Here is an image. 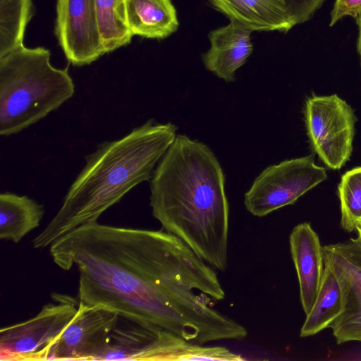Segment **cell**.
I'll list each match as a JSON object with an SVG mask.
<instances>
[{
	"label": "cell",
	"instance_id": "cell-5",
	"mask_svg": "<svg viewBox=\"0 0 361 361\" xmlns=\"http://www.w3.org/2000/svg\"><path fill=\"white\" fill-rule=\"evenodd\" d=\"M327 178L326 169L312 154L285 160L266 168L245 194L244 204L253 216L262 217L299 197Z\"/></svg>",
	"mask_w": 361,
	"mask_h": 361
},
{
	"label": "cell",
	"instance_id": "cell-8",
	"mask_svg": "<svg viewBox=\"0 0 361 361\" xmlns=\"http://www.w3.org/2000/svg\"><path fill=\"white\" fill-rule=\"evenodd\" d=\"M118 317L119 314L111 309L78 302L73 318L35 361H95L106 348Z\"/></svg>",
	"mask_w": 361,
	"mask_h": 361
},
{
	"label": "cell",
	"instance_id": "cell-24",
	"mask_svg": "<svg viewBox=\"0 0 361 361\" xmlns=\"http://www.w3.org/2000/svg\"><path fill=\"white\" fill-rule=\"evenodd\" d=\"M355 229L357 231L358 236L361 238V219L357 223Z\"/></svg>",
	"mask_w": 361,
	"mask_h": 361
},
{
	"label": "cell",
	"instance_id": "cell-6",
	"mask_svg": "<svg viewBox=\"0 0 361 361\" xmlns=\"http://www.w3.org/2000/svg\"><path fill=\"white\" fill-rule=\"evenodd\" d=\"M305 118L314 152L329 168H342L353 152L357 118L352 107L337 94L314 95L305 102Z\"/></svg>",
	"mask_w": 361,
	"mask_h": 361
},
{
	"label": "cell",
	"instance_id": "cell-20",
	"mask_svg": "<svg viewBox=\"0 0 361 361\" xmlns=\"http://www.w3.org/2000/svg\"><path fill=\"white\" fill-rule=\"evenodd\" d=\"M341 202V227L348 232L355 229L361 219V166L346 171L338 185Z\"/></svg>",
	"mask_w": 361,
	"mask_h": 361
},
{
	"label": "cell",
	"instance_id": "cell-9",
	"mask_svg": "<svg viewBox=\"0 0 361 361\" xmlns=\"http://www.w3.org/2000/svg\"><path fill=\"white\" fill-rule=\"evenodd\" d=\"M324 264L336 275L344 296L343 312L329 326L338 344L361 342V238L322 247Z\"/></svg>",
	"mask_w": 361,
	"mask_h": 361
},
{
	"label": "cell",
	"instance_id": "cell-2",
	"mask_svg": "<svg viewBox=\"0 0 361 361\" xmlns=\"http://www.w3.org/2000/svg\"><path fill=\"white\" fill-rule=\"evenodd\" d=\"M222 168L210 148L177 135L150 181V207L163 229L220 271L228 267L229 206Z\"/></svg>",
	"mask_w": 361,
	"mask_h": 361
},
{
	"label": "cell",
	"instance_id": "cell-14",
	"mask_svg": "<svg viewBox=\"0 0 361 361\" xmlns=\"http://www.w3.org/2000/svg\"><path fill=\"white\" fill-rule=\"evenodd\" d=\"M252 31L230 21L209 33L210 48L202 54L205 68L226 82H233L235 71L252 54Z\"/></svg>",
	"mask_w": 361,
	"mask_h": 361
},
{
	"label": "cell",
	"instance_id": "cell-16",
	"mask_svg": "<svg viewBox=\"0 0 361 361\" xmlns=\"http://www.w3.org/2000/svg\"><path fill=\"white\" fill-rule=\"evenodd\" d=\"M42 204L26 195L0 194V238L18 243L39 226L44 216Z\"/></svg>",
	"mask_w": 361,
	"mask_h": 361
},
{
	"label": "cell",
	"instance_id": "cell-22",
	"mask_svg": "<svg viewBox=\"0 0 361 361\" xmlns=\"http://www.w3.org/2000/svg\"><path fill=\"white\" fill-rule=\"evenodd\" d=\"M324 1V0H290L295 25L310 20Z\"/></svg>",
	"mask_w": 361,
	"mask_h": 361
},
{
	"label": "cell",
	"instance_id": "cell-3",
	"mask_svg": "<svg viewBox=\"0 0 361 361\" xmlns=\"http://www.w3.org/2000/svg\"><path fill=\"white\" fill-rule=\"evenodd\" d=\"M178 128L152 119L124 137L100 144L86 157L58 212L33 240L35 248L51 246L73 229L97 222L109 207L138 184L151 179L156 164L176 137Z\"/></svg>",
	"mask_w": 361,
	"mask_h": 361
},
{
	"label": "cell",
	"instance_id": "cell-15",
	"mask_svg": "<svg viewBox=\"0 0 361 361\" xmlns=\"http://www.w3.org/2000/svg\"><path fill=\"white\" fill-rule=\"evenodd\" d=\"M126 11L133 36L163 39L176 32L179 26L171 0H126Z\"/></svg>",
	"mask_w": 361,
	"mask_h": 361
},
{
	"label": "cell",
	"instance_id": "cell-12",
	"mask_svg": "<svg viewBox=\"0 0 361 361\" xmlns=\"http://www.w3.org/2000/svg\"><path fill=\"white\" fill-rule=\"evenodd\" d=\"M289 243L299 282L300 302L307 314L317 297L324 271L322 247L318 235L307 222L293 228Z\"/></svg>",
	"mask_w": 361,
	"mask_h": 361
},
{
	"label": "cell",
	"instance_id": "cell-4",
	"mask_svg": "<svg viewBox=\"0 0 361 361\" xmlns=\"http://www.w3.org/2000/svg\"><path fill=\"white\" fill-rule=\"evenodd\" d=\"M44 47L24 45L0 57V135L37 123L73 97L68 66L57 68Z\"/></svg>",
	"mask_w": 361,
	"mask_h": 361
},
{
	"label": "cell",
	"instance_id": "cell-21",
	"mask_svg": "<svg viewBox=\"0 0 361 361\" xmlns=\"http://www.w3.org/2000/svg\"><path fill=\"white\" fill-rule=\"evenodd\" d=\"M361 14V0H335L330 14L329 26L332 27L346 16L357 18Z\"/></svg>",
	"mask_w": 361,
	"mask_h": 361
},
{
	"label": "cell",
	"instance_id": "cell-23",
	"mask_svg": "<svg viewBox=\"0 0 361 361\" xmlns=\"http://www.w3.org/2000/svg\"><path fill=\"white\" fill-rule=\"evenodd\" d=\"M356 24L358 27V35H357V50L359 54L360 58V63H361V14L355 19Z\"/></svg>",
	"mask_w": 361,
	"mask_h": 361
},
{
	"label": "cell",
	"instance_id": "cell-13",
	"mask_svg": "<svg viewBox=\"0 0 361 361\" xmlns=\"http://www.w3.org/2000/svg\"><path fill=\"white\" fill-rule=\"evenodd\" d=\"M230 21L254 31L286 33L295 23L290 0H209Z\"/></svg>",
	"mask_w": 361,
	"mask_h": 361
},
{
	"label": "cell",
	"instance_id": "cell-7",
	"mask_svg": "<svg viewBox=\"0 0 361 361\" xmlns=\"http://www.w3.org/2000/svg\"><path fill=\"white\" fill-rule=\"evenodd\" d=\"M54 303L44 305L32 318L0 330L1 361H35L61 334L77 312L78 302L54 293Z\"/></svg>",
	"mask_w": 361,
	"mask_h": 361
},
{
	"label": "cell",
	"instance_id": "cell-1",
	"mask_svg": "<svg viewBox=\"0 0 361 361\" xmlns=\"http://www.w3.org/2000/svg\"><path fill=\"white\" fill-rule=\"evenodd\" d=\"M49 252L60 268H78V302L200 345L247 334L214 307L226 295L215 269L170 233L94 222L64 235Z\"/></svg>",
	"mask_w": 361,
	"mask_h": 361
},
{
	"label": "cell",
	"instance_id": "cell-18",
	"mask_svg": "<svg viewBox=\"0 0 361 361\" xmlns=\"http://www.w3.org/2000/svg\"><path fill=\"white\" fill-rule=\"evenodd\" d=\"M104 54L130 43L133 35L128 25L126 0H94Z\"/></svg>",
	"mask_w": 361,
	"mask_h": 361
},
{
	"label": "cell",
	"instance_id": "cell-17",
	"mask_svg": "<svg viewBox=\"0 0 361 361\" xmlns=\"http://www.w3.org/2000/svg\"><path fill=\"white\" fill-rule=\"evenodd\" d=\"M344 296L335 274L324 264V271L317 297L300 329V337L313 336L329 328L341 314Z\"/></svg>",
	"mask_w": 361,
	"mask_h": 361
},
{
	"label": "cell",
	"instance_id": "cell-11",
	"mask_svg": "<svg viewBox=\"0 0 361 361\" xmlns=\"http://www.w3.org/2000/svg\"><path fill=\"white\" fill-rule=\"evenodd\" d=\"M134 323L129 327L116 326L111 334L106 348L96 360L167 361L175 334Z\"/></svg>",
	"mask_w": 361,
	"mask_h": 361
},
{
	"label": "cell",
	"instance_id": "cell-19",
	"mask_svg": "<svg viewBox=\"0 0 361 361\" xmlns=\"http://www.w3.org/2000/svg\"><path fill=\"white\" fill-rule=\"evenodd\" d=\"M32 15V0H0V57L23 45Z\"/></svg>",
	"mask_w": 361,
	"mask_h": 361
},
{
	"label": "cell",
	"instance_id": "cell-10",
	"mask_svg": "<svg viewBox=\"0 0 361 361\" xmlns=\"http://www.w3.org/2000/svg\"><path fill=\"white\" fill-rule=\"evenodd\" d=\"M55 33L73 66L90 64L105 54L94 0H57Z\"/></svg>",
	"mask_w": 361,
	"mask_h": 361
}]
</instances>
